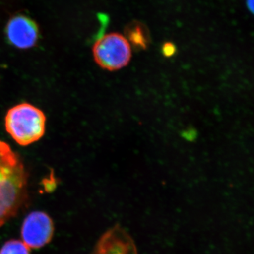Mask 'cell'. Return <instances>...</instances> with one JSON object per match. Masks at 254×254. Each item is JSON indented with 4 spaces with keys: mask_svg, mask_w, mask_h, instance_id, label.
<instances>
[{
    "mask_svg": "<svg viewBox=\"0 0 254 254\" xmlns=\"http://www.w3.org/2000/svg\"><path fill=\"white\" fill-rule=\"evenodd\" d=\"M44 113L29 103H23L9 110L5 117V128L18 144L26 146L39 141L46 132Z\"/></svg>",
    "mask_w": 254,
    "mask_h": 254,
    "instance_id": "obj_2",
    "label": "cell"
},
{
    "mask_svg": "<svg viewBox=\"0 0 254 254\" xmlns=\"http://www.w3.org/2000/svg\"><path fill=\"white\" fill-rule=\"evenodd\" d=\"M27 174L21 159L0 140V227L16 216L26 201Z\"/></svg>",
    "mask_w": 254,
    "mask_h": 254,
    "instance_id": "obj_1",
    "label": "cell"
},
{
    "mask_svg": "<svg viewBox=\"0 0 254 254\" xmlns=\"http://www.w3.org/2000/svg\"><path fill=\"white\" fill-rule=\"evenodd\" d=\"M95 63L110 71H118L129 63L131 48L127 38L118 33L104 35L93 47Z\"/></svg>",
    "mask_w": 254,
    "mask_h": 254,
    "instance_id": "obj_3",
    "label": "cell"
},
{
    "mask_svg": "<svg viewBox=\"0 0 254 254\" xmlns=\"http://www.w3.org/2000/svg\"><path fill=\"white\" fill-rule=\"evenodd\" d=\"M247 5L248 6L251 12H253L254 11V0H247Z\"/></svg>",
    "mask_w": 254,
    "mask_h": 254,
    "instance_id": "obj_10",
    "label": "cell"
},
{
    "mask_svg": "<svg viewBox=\"0 0 254 254\" xmlns=\"http://www.w3.org/2000/svg\"><path fill=\"white\" fill-rule=\"evenodd\" d=\"M0 254H31L29 248L22 241L11 240L5 242L0 249Z\"/></svg>",
    "mask_w": 254,
    "mask_h": 254,
    "instance_id": "obj_8",
    "label": "cell"
},
{
    "mask_svg": "<svg viewBox=\"0 0 254 254\" xmlns=\"http://www.w3.org/2000/svg\"><path fill=\"white\" fill-rule=\"evenodd\" d=\"M125 38L130 46L137 50H145L150 44L149 30L144 23L140 21H132L128 23L125 30Z\"/></svg>",
    "mask_w": 254,
    "mask_h": 254,
    "instance_id": "obj_7",
    "label": "cell"
},
{
    "mask_svg": "<svg viewBox=\"0 0 254 254\" xmlns=\"http://www.w3.org/2000/svg\"><path fill=\"white\" fill-rule=\"evenodd\" d=\"M54 231V223L48 214L33 211L23 220L21 236L22 242L28 248L40 249L52 240Z\"/></svg>",
    "mask_w": 254,
    "mask_h": 254,
    "instance_id": "obj_4",
    "label": "cell"
},
{
    "mask_svg": "<svg viewBox=\"0 0 254 254\" xmlns=\"http://www.w3.org/2000/svg\"><path fill=\"white\" fill-rule=\"evenodd\" d=\"M176 52V47L172 43H165L162 48V53L167 58L173 56Z\"/></svg>",
    "mask_w": 254,
    "mask_h": 254,
    "instance_id": "obj_9",
    "label": "cell"
},
{
    "mask_svg": "<svg viewBox=\"0 0 254 254\" xmlns=\"http://www.w3.org/2000/svg\"><path fill=\"white\" fill-rule=\"evenodd\" d=\"M39 34L37 23L24 15L13 16L6 26L7 41L18 49H29L36 46L39 40Z\"/></svg>",
    "mask_w": 254,
    "mask_h": 254,
    "instance_id": "obj_5",
    "label": "cell"
},
{
    "mask_svg": "<svg viewBox=\"0 0 254 254\" xmlns=\"http://www.w3.org/2000/svg\"><path fill=\"white\" fill-rule=\"evenodd\" d=\"M93 254H138L134 241L121 226L105 232L95 245Z\"/></svg>",
    "mask_w": 254,
    "mask_h": 254,
    "instance_id": "obj_6",
    "label": "cell"
}]
</instances>
